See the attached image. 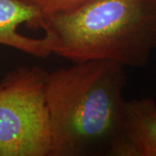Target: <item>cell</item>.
Instances as JSON below:
<instances>
[{
	"mask_svg": "<svg viewBox=\"0 0 156 156\" xmlns=\"http://www.w3.org/2000/svg\"><path fill=\"white\" fill-rule=\"evenodd\" d=\"M126 83L125 67L105 60L76 62L47 73L50 156H112Z\"/></svg>",
	"mask_w": 156,
	"mask_h": 156,
	"instance_id": "1",
	"label": "cell"
},
{
	"mask_svg": "<svg viewBox=\"0 0 156 156\" xmlns=\"http://www.w3.org/2000/svg\"><path fill=\"white\" fill-rule=\"evenodd\" d=\"M44 17L37 7L23 0H0V44L38 58H46L54 54L56 38L50 32L44 31L43 37L34 38L17 31L23 23L30 28H39Z\"/></svg>",
	"mask_w": 156,
	"mask_h": 156,
	"instance_id": "4",
	"label": "cell"
},
{
	"mask_svg": "<svg viewBox=\"0 0 156 156\" xmlns=\"http://www.w3.org/2000/svg\"><path fill=\"white\" fill-rule=\"evenodd\" d=\"M39 28L55 37L54 54L73 63L105 60L144 67L156 49V0H87L44 16Z\"/></svg>",
	"mask_w": 156,
	"mask_h": 156,
	"instance_id": "2",
	"label": "cell"
},
{
	"mask_svg": "<svg viewBox=\"0 0 156 156\" xmlns=\"http://www.w3.org/2000/svg\"><path fill=\"white\" fill-rule=\"evenodd\" d=\"M112 156H156V101L154 98L126 101Z\"/></svg>",
	"mask_w": 156,
	"mask_h": 156,
	"instance_id": "5",
	"label": "cell"
},
{
	"mask_svg": "<svg viewBox=\"0 0 156 156\" xmlns=\"http://www.w3.org/2000/svg\"><path fill=\"white\" fill-rule=\"evenodd\" d=\"M37 7L44 16L53 15L72 10L87 0H23Z\"/></svg>",
	"mask_w": 156,
	"mask_h": 156,
	"instance_id": "6",
	"label": "cell"
},
{
	"mask_svg": "<svg viewBox=\"0 0 156 156\" xmlns=\"http://www.w3.org/2000/svg\"><path fill=\"white\" fill-rule=\"evenodd\" d=\"M47 73L20 67L0 83V156H50Z\"/></svg>",
	"mask_w": 156,
	"mask_h": 156,
	"instance_id": "3",
	"label": "cell"
}]
</instances>
